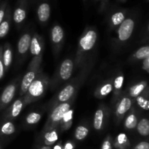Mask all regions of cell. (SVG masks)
Returning a JSON list of instances; mask_svg holds the SVG:
<instances>
[{"mask_svg":"<svg viewBox=\"0 0 149 149\" xmlns=\"http://www.w3.org/2000/svg\"><path fill=\"white\" fill-rule=\"evenodd\" d=\"M15 92V87L13 84L8 85L3 91L1 95V102L3 104H8L11 102L14 97Z\"/></svg>","mask_w":149,"mask_h":149,"instance_id":"7","label":"cell"},{"mask_svg":"<svg viewBox=\"0 0 149 149\" xmlns=\"http://www.w3.org/2000/svg\"><path fill=\"white\" fill-rule=\"evenodd\" d=\"M23 108V103L22 101L20 100H17L14 102L12 108V116L16 117L20 114V111Z\"/></svg>","mask_w":149,"mask_h":149,"instance_id":"22","label":"cell"},{"mask_svg":"<svg viewBox=\"0 0 149 149\" xmlns=\"http://www.w3.org/2000/svg\"><path fill=\"white\" fill-rule=\"evenodd\" d=\"M28 90L29 92V94L33 97H39L43 93V84L40 80L33 81Z\"/></svg>","mask_w":149,"mask_h":149,"instance_id":"8","label":"cell"},{"mask_svg":"<svg viewBox=\"0 0 149 149\" xmlns=\"http://www.w3.org/2000/svg\"><path fill=\"white\" fill-rule=\"evenodd\" d=\"M3 75H4V65L1 60L0 59V79L2 78Z\"/></svg>","mask_w":149,"mask_h":149,"instance_id":"37","label":"cell"},{"mask_svg":"<svg viewBox=\"0 0 149 149\" xmlns=\"http://www.w3.org/2000/svg\"><path fill=\"white\" fill-rule=\"evenodd\" d=\"M118 1H122V2H124V1H126L127 0H118Z\"/></svg>","mask_w":149,"mask_h":149,"instance_id":"42","label":"cell"},{"mask_svg":"<svg viewBox=\"0 0 149 149\" xmlns=\"http://www.w3.org/2000/svg\"><path fill=\"white\" fill-rule=\"evenodd\" d=\"M50 4L48 0H39L36 14L38 19L42 23H45L50 17Z\"/></svg>","mask_w":149,"mask_h":149,"instance_id":"2","label":"cell"},{"mask_svg":"<svg viewBox=\"0 0 149 149\" xmlns=\"http://www.w3.org/2000/svg\"><path fill=\"white\" fill-rule=\"evenodd\" d=\"M143 69H145L147 72H148L149 69V58H146V59L144 60L143 61Z\"/></svg>","mask_w":149,"mask_h":149,"instance_id":"36","label":"cell"},{"mask_svg":"<svg viewBox=\"0 0 149 149\" xmlns=\"http://www.w3.org/2000/svg\"><path fill=\"white\" fill-rule=\"evenodd\" d=\"M86 1V0H84V1Z\"/></svg>","mask_w":149,"mask_h":149,"instance_id":"43","label":"cell"},{"mask_svg":"<svg viewBox=\"0 0 149 149\" xmlns=\"http://www.w3.org/2000/svg\"><path fill=\"white\" fill-rule=\"evenodd\" d=\"M138 131L142 136H148L149 135V121L147 119H141L138 124Z\"/></svg>","mask_w":149,"mask_h":149,"instance_id":"13","label":"cell"},{"mask_svg":"<svg viewBox=\"0 0 149 149\" xmlns=\"http://www.w3.org/2000/svg\"><path fill=\"white\" fill-rule=\"evenodd\" d=\"M41 119V115L38 113H31L30 114H29L26 117V122L29 125H33V124H36L37 122H39Z\"/></svg>","mask_w":149,"mask_h":149,"instance_id":"24","label":"cell"},{"mask_svg":"<svg viewBox=\"0 0 149 149\" xmlns=\"http://www.w3.org/2000/svg\"><path fill=\"white\" fill-rule=\"evenodd\" d=\"M112 23L114 26H119L125 20V13L123 11H118L113 13L111 17Z\"/></svg>","mask_w":149,"mask_h":149,"instance_id":"15","label":"cell"},{"mask_svg":"<svg viewBox=\"0 0 149 149\" xmlns=\"http://www.w3.org/2000/svg\"><path fill=\"white\" fill-rule=\"evenodd\" d=\"M26 5L27 0H18L17 7L13 13V20L16 23H20L26 17Z\"/></svg>","mask_w":149,"mask_h":149,"instance_id":"4","label":"cell"},{"mask_svg":"<svg viewBox=\"0 0 149 149\" xmlns=\"http://www.w3.org/2000/svg\"><path fill=\"white\" fill-rule=\"evenodd\" d=\"M127 141V135L125 134L122 133L120 135H118L117 137V142L119 145H123L125 144Z\"/></svg>","mask_w":149,"mask_h":149,"instance_id":"30","label":"cell"},{"mask_svg":"<svg viewBox=\"0 0 149 149\" xmlns=\"http://www.w3.org/2000/svg\"><path fill=\"white\" fill-rule=\"evenodd\" d=\"M30 49L32 55H38L40 53L41 47L39 42H38V39H36V37H33V39H31V41Z\"/></svg>","mask_w":149,"mask_h":149,"instance_id":"18","label":"cell"},{"mask_svg":"<svg viewBox=\"0 0 149 149\" xmlns=\"http://www.w3.org/2000/svg\"><path fill=\"white\" fill-rule=\"evenodd\" d=\"M74 148V146L73 145H71V143H66L65 144V147H64V149H73Z\"/></svg>","mask_w":149,"mask_h":149,"instance_id":"38","label":"cell"},{"mask_svg":"<svg viewBox=\"0 0 149 149\" xmlns=\"http://www.w3.org/2000/svg\"><path fill=\"white\" fill-rule=\"evenodd\" d=\"M103 111L100 109L97 110L95 113L94 117V127L95 129L99 130L101 129L102 125H103Z\"/></svg>","mask_w":149,"mask_h":149,"instance_id":"16","label":"cell"},{"mask_svg":"<svg viewBox=\"0 0 149 149\" xmlns=\"http://www.w3.org/2000/svg\"><path fill=\"white\" fill-rule=\"evenodd\" d=\"M32 1H33V0H32Z\"/></svg>","mask_w":149,"mask_h":149,"instance_id":"45","label":"cell"},{"mask_svg":"<svg viewBox=\"0 0 149 149\" xmlns=\"http://www.w3.org/2000/svg\"><path fill=\"white\" fill-rule=\"evenodd\" d=\"M0 149H1V146H0Z\"/></svg>","mask_w":149,"mask_h":149,"instance_id":"44","label":"cell"},{"mask_svg":"<svg viewBox=\"0 0 149 149\" xmlns=\"http://www.w3.org/2000/svg\"><path fill=\"white\" fill-rule=\"evenodd\" d=\"M70 110V105L67 103H62L57 106L51 114V119L54 122H58L63 118L64 115Z\"/></svg>","mask_w":149,"mask_h":149,"instance_id":"5","label":"cell"},{"mask_svg":"<svg viewBox=\"0 0 149 149\" xmlns=\"http://www.w3.org/2000/svg\"><path fill=\"white\" fill-rule=\"evenodd\" d=\"M132 106V101L128 97H124L119 103L117 107V113L120 115H123L130 110Z\"/></svg>","mask_w":149,"mask_h":149,"instance_id":"12","label":"cell"},{"mask_svg":"<svg viewBox=\"0 0 149 149\" xmlns=\"http://www.w3.org/2000/svg\"><path fill=\"white\" fill-rule=\"evenodd\" d=\"M96 1H100V3H101L102 4H103L105 3V1H107V0H96Z\"/></svg>","mask_w":149,"mask_h":149,"instance_id":"40","label":"cell"},{"mask_svg":"<svg viewBox=\"0 0 149 149\" xmlns=\"http://www.w3.org/2000/svg\"><path fill=\"white\" fill-rule=\"evenodd\" d=\"M58 134H57V132L55 131H52V132H47V133H46V135L45 136V143L47 144L50 145V144L54 143L58 140Z\"/></svg>","mask_w":149,"mask_h":149,"instance_id":"23","label":"cell"},{"mask_svg":"<svg viewBox=\"0 0 149 149\" xmlns=\"http://www.w3.org/2000/svg\"><path fill=\"white\" fill-rule=\"evenodd\" d=\"M12 62V51L10 49H7L3 54V63L4 66L8 67Z\"/></svg>","mask_w":149,"mask_h":149,"instance_id":"26","label":"cell"},{"mask_svg":"<svg viewBox=\"0 0 149 149\" xmlns=\"http://www.w3.org/2000/svg\"><path fill=\"white\" fill-rule=\"evenodd\" d=\"M89 133V130L87 127L84 126H79L76 129L75 131V138L78 141H81L84 139L87 136Z\"/></svg>","mask_w":149,"mask_h":149,"instance_id":"17","label":"cell"},{"mask_svg":"<svg viewBox=\"0 0 149 149\" xmlns=\"http://www.w3.org/2000/svg\"><path fill=\"white\" fill-rule=\"evenodd\" d=\"M135 56L138 59L145 60L149 58V47L146 46L140 48L135 53Z\"/></svg>","mask_w":149,"mask_h":149,"instance_id":"21","label":"cell"},{"mask_svg":"<svg viewBox=\"0 0 149 149\" xmlns=\"http://www.w3.org/2000/svg\"><path fill=\"white\" fill-rule=\"evenodd\" d=\"M63 38V30L60 26H54L52 30V39L55 43H59Z\"/></svg>","mask_w":149,"mask_h":149,"instance_id":"14","label":"cell"},{"mask_svg":"<svg viewBox=\"0 0 149 149\" xmlns=\"http://www.w3.org/2000/svg\"><path fill=\"white\" fill-rule=\"evenodd\" d=\"M96 40H97L96 32L93 30H90L80 39V46L84 50H90L94 47Z\"/></svg>","mask_w":149,"mask_h":149,"instance_id":"3","label":"cell"},{"mask_svg":"<svg viewBox=\"0 0 149 149\" xmlns=\"http://www.w3.org/2000/svg\"><path fill=\"white\" fill-rule=\"evenodd\" d=\"M39 149H52V148H51L50 146H47L42 147V148H39Z\"/></svg>","mask_w":149,"mask_h":149,"instance_id":"39","label":"cell"},{"mask_svg":"<svg viewBox=\"0 0 149 149\" xmlns=\"http://www.w3.org/2000/svg\"><path fill=\"white\" fill-rule=\"evenodd\" d=\"M134 149H149V143L146 141H143L137 144Z\"/></svg>","mask_w":149,"mask_h":149,"instance_id":"33","label":"cell"},{"mask_svg":"<svg viewBox=\"0 0 149 149\" xmlns=\"http://www.w3.org/2000/svg\"><path fill=\"white\" fill-rule=\"evenodd\" d=\"M6 5H7V3L4 2L0 7V24H1V22L4 20V17L5 16V9H6Z\"/></svg>","mask_w":149,"mask_h":149,"instance_id":"32","label":"cell"},{"mask_svg":"<svg viewBox=\"0 0 149 149\" xmlns=\"http://www.w3.org/2000/svg\"><path fill=\"white\" fill-rule=\"evenodd\" d=\"M53 149H62V148H61V147L60 146L57 145L56 146H55V147H54V148H53Z\"/></svg>","mask_w":149,"mask_h":149,"instance_id":"41","label":"cell"},{"mask_svg":"<svg viewBox=\"0 0 149 149\" xmlns=\"http://www.w3.org/2000/svg\"><path fill=\"white\" fill-rule=\"evenodd\" d=\"M135 22L133 19L127 18L120 24L118 30L119 39L121 41H126L129 39L133 32Z\"/></svg>","mask_w":149,"mask_h":149,"instance_id":"1","label":"cell"},{"mask_svg":"<svg viewBox=\"0 0 149 149\" xmlns=\"http://www.w3.org/2000/svg\"><path fill=\"white\" fill-rule=\"evenodd\" d=\"M144 88H145V84H143V83H140V84H137L133 88L131 89V95L133 96V97L138 96L141 94V92L144 90Z\"/></svg>","mask_w":149,"mask_h":149,"instance_id":"27","label":"cell"},{"mask_svg":"<svg viewBox=\"0 0 149 149\" xmlns=\"http://www.w3.org/2000/svg\"><path fill=\"white\" fill-rule=\"evenodd\" d=\"M101 149H112V146L109 140H106L102 144Z\"/></svg>","mask_w":149,"mask_h":149,"instance_id":"34","label":"cell"},{"mask_svg":"<svg viewBox=\"0 0 149 149\" xmlns=\"http://www.w3.org/2000/svg\"><path fill=\"white\" fill-rule=\"evenodd\" d=\"M10 29V25H9L8 20H4L0 24V38H2L7 35Z\"/></svg>","mask_w":149,"mask_h":149,"instance_id":"25","label":"cell"},{"mask_svg":"<svg viewBox=\"0 0 149 149\" xmlns=\"http://www.w3.org/2000/svg\"><path fill=\"white\" fill-rule=\"evenodd\" d=\"M15 131V128L14 125L10 122H6L1 127V132L6 135H12L14 133Z\"/></svg>","mask_w":149,"mask_h":149,"instance_id":"19","label":"cell"},{"mask_svg":"<svg viewBox=\"0 0 149 149\" xmlns=\"http://www.w3.org/2000/svg\"><path fill=\"white\" fill-rule=\"evenodd\" d=\"M74 93V88L73 86H66L65 88L63 89V90H61V93L58 95V100H59L60 101L63 102V103H65V102L67 101L68 99L71 98V97L73 95Z\"/></svg>","mask_w":149,"mask_h":149,"instance_id":"11","label":"cell"},{"mask_svg":"<svg viewBox=\"0 0 149 149\" xmlns=\"http://www.w3.org/2000/svg\"><path fill=\"white\" fill-rule=\"evenodd\" d=\"M137 102H138V104L144 110L148 111L149 109V102L148 100L145 99V97L138 96L137 97Z\"/></svg>","mask_w":149,"mask_h":149,"instance_id":"28","label":"cell"},{"mask_svg":"<svg viewBox=\"0 0 149 149\" xmlns=\"http://www.w3.org/2000/svg\"><path fill=\"white\" fill-rule=\"evenodd\" d=\"M73 67H74V64L71 60H65L62 63L61 69H60V75L63 80H68L71 77L72 74Z\"/></svg>","mask_w":149,"mask_h":149,"instance_id":"6","label":"cell"},{"mask_svg":"<svg viewBox=\"0 0 149 149\" xmlns=\"http://www.w3.org/2000/svg\"><path fill=\"white\" fill-rule=\"evenodd\" d=\"M124 81V77L120 76V77H118L117 78L115 79L114 81V87L116 89H120L122 87V84H123Z\"/></svg>","mask_w":149,"mask_h":149,"instance_id":"31","label":"cell"},{"mask_svg":"<svg viewBox=\"0 0 149 149\" xmlns=\"http://www.w3.org/2000/svg\"><path fill=\"white\" fill-rule=\"evenodd\" d=\"M137 125H138V119L134 114H130L128 116V117L125 120V125L127 129H134L136 127Z\"/></svg>","mask_w":149,"mask_h":149,"instance_id":"20","label":"cell"},{"mask_svg":"<svg viewBox=\"0 0 149 149\" xmlns=\"http://www.w3.org/2000/svg\"><path fill=\"white\" fill-rule=\"evenodd\" d=\"M34 78L35 73L33 71H29L24 76L21 83V90L23 93H26L29 90V87L34 80Z\"/></svg>","mask_w":149,"mask_h":149,"instance_id":"10","label":"cell"},{"mask_svg":"<svg viewBox=\"0 0 149 149\" xmlns=\"http://www.w3.org/2000/svg\"><path fill=\"white\" fill-rule=\"evenodd\" d=\"M31 41V38L30 35L28 33H26L21 36L18 42V45H17L18 52L20 54L26 53L27 52L29 48L30 47Z\"/></svg>","mask_w":149,"mask_h":149,"instance_id":"9","label":"cell"},{"mask_svg":"<svg viewBox=\"0 0 149 149\" xmlns=\"http://www.w3.org/2000/svg\"><path fill=\"white\" fill-rule=\"evenodd\" d=\"M72 113H73L72 111L69 110L68 112H67L66 113H65V115H64V116H63V119H64L65 122H68V121H69L70 119L72 118Z\"/></svg>","mask_w":149,"mask_h":149,"instance_id":"35","label":"cell"},{"mask_svg":"<svg viewBox=\"0 0 149 149\" xmlns=\"http://www.w3.org/2000/svg\"><path fill=\"white\" fill-rule=\"evenodd\" d=\"M112 90V85L111 84H105L102 88L100 89V95L103 96H106L109 95Z\"/></svg>","mask_w":149,"mask_h":149,"instance_id":"29","label":"cell"}]
</instances>
